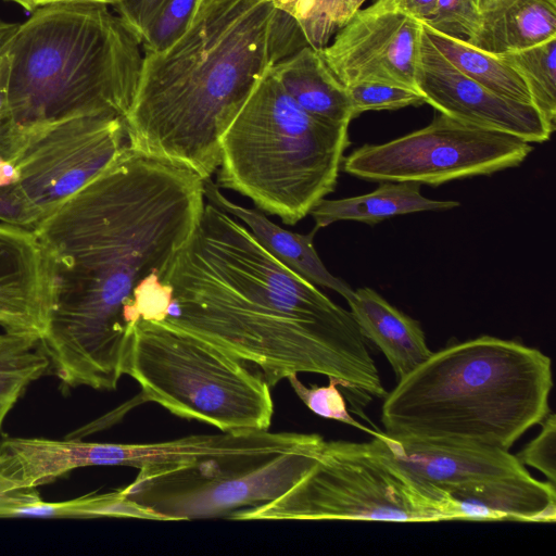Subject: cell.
<instances>
[{"label": "cell", "instance_id": "6", "mask_svg": "<svg viewBox=\"0 0 556 556\" xmlns=\"http://www.w3.org/2000/svg\"><path fill=\"white\" fill-rule=\"evenodd\" d=\"M349 125L306 113L270 66L220 138L217 182L295 225L334 190L350 144Z\"/></svg>", "mask_w": 556, "mask_h": 556}, {"label": "cell", "instance_id": "14", "mask_svg": "<svg viewBox=\"0 0 556 556\" xmlns=\"http://www.w3.org/2000/svg\"><path fill=\"white\" fill-rule=\"evenodd\" d=\"M52 260L37 235L0 223V327L41 338L54 300Z\"/></svg>", "mask_w": 556, "mask_h": 556}, {"label": "cell", "instance_id": "5", "mask_svg": "<svg viewBox=\"0 0 556 556\" xmlns=\"http://www.w3.org/2000/svg\"><path fill=\"white\" fill-rule=\"evenodd\" d=\"M9 103L28 134L92 115L125 118L143 54L137 37L106 5L37 7L11 41Z\"/></svg>", "mask_w": 556, "mask_h": 556}, {"label": "cell", "instance_id": "38", "mask_svg": "<svg viewBox=\"0 0 556 556\" xmlns=\"http://www.w3.org/2000/svg\"><path fill=\"white\" fill-rule=\"evenodd\" d=\"M507 0H476L480 12L489 11Z\"/></svg>", "mask_w": 556, "mask_h": 556}, {"label": "cell", "instance_id": "29", "mask_svg": "<svg viewBox=\"0 0 556 556\" xmlns=\"http://www.w3.org/2000/svg\"><path fill=\"white\" fill-rule=\"evenodd\" d=\"M287 379L299 399L316 415L341 421L366 431L372 437L378 432V430L363 426L350 415L345 399L337 388L339 384L334 379L330 378L329 384L326 387L315 384L306 387L300 381L296 374L289 375Z\"/></svg>", "mask_w": 556, "mask_h": 556}, {"label": "cell", "instance_id": "24", "mask_svg": "<svg viewBox=\"0 0 556 556\" xmlns=\"http://www.w3.org/2000/svg\"><path fill=\"white\" fill-rule=\"evenodd\" d=\"M50 372V362L39 338L0 333V432L5 417L27 388Z\"/></svg>", "mask_w": 556, "mask_h": 556}, {"label": "cell", "instance_id": "12", "mask_svg": "<svg viewBox=\"0 0 556 556\" xmlns=\"http://www.w3.org/2000/svg\"><path fill=\"white\" fill-rule=\"evenodd\" d=\"M420 35L419 21L376 0L356 11L319 52L344 87L377 80L417 89Z\"/></svg>", "mask_w": 556, "mask_h": 556}, {"label": "cell", "instance_id": "26", "mask_svg": "<svg viewBox=\"0 0 556 556\" xmlns=\"http://www.w3.org/2000/svg\"><path fill=\"white\" fill-rule=\"evenodd\" d=\"M298 23L306 43L325 48L366 0H273Z\"/></svg>", "mask_w": 556, "mask_h": 556}, {"label": "cell", "instance_id": "9", "mask_svg": "<svg viewBox=\"0 0 556 556\" xmlns=\"http://www.w3.org/2000/svg\"><path fill=\"white\" fill-rule=\"evenodd\" d=\"M324 438L274 454L210 459L139 471L119 489L150 520L184 521L226 518L266 504L286 493L317 462Z\"/></svg>", "mask_w": 556, "mask_h": 556}, {"label": "cell", "instance_id": "7", "mask_svg": "<svg viewBox=\"0 0 556 556\" xmlns=\"http://www.w3.org/2000/svg\"><path fill=\"white\" fill-rule=\"evenodd\" d=\"M376 432L325 441L314 466L286 493L228 519L431 522L466 520L451 494L406 470Z\"/></svg>", "mask_w": 556, "mask_h": 556}, {"label": "cell", "instance_id": "39", "mask_svg": "<svg viewBox=\"0 0 556 556\" xmlns=\"http://www.w3.org/2000/svg\"><path fill=\"white\" fill-rule=\"evenodd\" d=\"M12 1L20 7H22L24 10L28 12H33L37 7L35 5L34 0H9Z\"/></svg>", "mask_w": 556, "mask_h": 556}, {"label": "cell", "instance_id": "4", "mask_svg": "<svg viewBox=\"0 0 556 556\" xmlns=\"http://www.w3.org/2000/svg\"><path fill=\"white\" fill-rule=\"evenodd\" d=\"M551 358L481 336L432 354L383 399L384 434L404 443L508 451L549 413Z\"/></svg>", "mask_w": 556, "mask_h": 556}, {"label": "cell", "instance_id": "28", "mask_svg": "<svg viewBox=\"0 0 556 556\" xmlns=\"http://www.w3.org/2000/svg\"><path fill=\"white\" fill-rule=\"evenodd\" d=\"M345 88L351 103L352 118L367 111H392L426 103L424 96L417 89L384 81L364 80Z\"/></svg>", "mask_w": 556, "mask_h": 556}, {"label": "cell", "instance_id": "8", "mask_svg": "<svg viewBox=\"0 0 556 556\" xmlns=\"http://www.w3.org/2000/svg\"><path fill=\"white\" fill-rule=\"evenodd\" d=\"M124 375L137 381L143 400L222 432L271 424L270 387L256 368L161 321L134 325Z\"/></svg>", "mask_w": 556, "mask_h": 556}, {"label": "cell", "instance_id": "35", "mask_svg": "<svg viewBox=\"0 0 556 556\" xmlns=\"http://www.w3.org/2000/svg\"><path fill=\"white\" fill-rule=\"evenodd\" d=\"M384 5L404 13L419 22L429 20L438 0H380Z\"/></svg>", "mask_w": 556, "mask_h": 556}, {"label": "cell", "instance_id": "37", "mask_svg": "<svg viewBox=\"0 0 556 556\" xmlns=\"http://www.w3.org/2000/svg\"><path fill=\"white\" fill-rule=\"evenodd\" d=\"M121 0H34L36 7L53 3H85V4H101V5H115Z\"/></svg>", "mask_w": 556, "mask_h": 556}, {"label": "cell", "instance_id": "34", "mask_svg": "<svg viewBox=\"0 0 556 556\" xmlns=\"http://www.w3.org/2000/svg\"><path fill=\"white\" fill-rule=\"evenodd\" d=\"M165 0H121L113 5L116 15L140 41L148 25Z\"/></svg>", "mask_w": 556, "mask_h": 556}, {"label": "cell", "instance_id": "15", "mask_svg": "<svg viewBox=\"0 0 556 556\" xmlns=\"http://www.w3.org/2000/svg\"><path fill=\"white\" fill-rule=\"evenodd\" d=\"M382 439L406 470L446 492L470 483L528 472L508 451L404 443L390 439L384 432Z\"/></svg>", "mask_w": 556, "mask_h": 556}, {"label": "cell", "instance_id": "1", "mask_svg": "<svg viewBox=\"0 0 556 556\" xmlns=\"http://www.w3.org/2000/svg\"><path fill=\"white\" fill-rule=\"evenodd\" d=\"M190 168L128 149L33 231L54 267L39 339L63 387L113 391L124 375L135 293L163 277L205 205Z\"/></svg>", "mask_w": 556, "mask_h": 556}, {"label": "cell", "instance_id": "3", "mask_svg": "<svg viewBox=\"0 0 556 556\" xmlns=\"http://www.w3.org/2000/svg\"><path fill=\"white\" fill-rule=\"evenodd\" d=\"M308 46L273 0H205L187 31L144 53L124 118L130 150L211 178L220 138L257 78Z\"/></svg>", "mask_w": 556, "mask_h": 556}, {"label": "cell", "instance_id": "17", "mask_svg": "<svg viewBox=\"0 0 556 556\" xmlns=\"http://www.w3.org/2000/svg\"><path fill=\"white\" fill-rule=\"evenodd\" d=\"M204 197L207 202L243 222L260 244L286 267L314 286L336 291L348 300L354 292L349 283L333 276L324 265L314 248L315 227L308 233L287 230L260 210L244 207L222 194L211 178L203 179Z\"/></svg>", "mask_w": 556, "mask_h": 556}, {"label": "cell", "instance_id": "27", "mask_svg": "<svg viewBox=\"0 0 556 556\" xmlns=\"http://www.w3.org/2000/svg\"><path fill=\"white\" fill-rule=\"evenodd\" d=\"M204 2L205 0H165L140 40L144 53L162 51L180 38Z\"/></svg>", "mask_w": 556, "mask_h": 556}, {"label": "cell", "instance_id": "10", "mask_svg": "<svg viewBox=\"0 0 556 556\" xmlns=\"http://www.w3.org/2000/svg\"><path fill=\"white\" fill-rule=\"evenodd\" d=\"M533 150L514 135L438 113L426 127L343 159L348 174L370 181L441 184L516 167Z\"/></svg>", "mask_w": 556, "mask_h": 556}, {"label": "cell", "instance_id": "31", "mask_svg": "<svg viewBox=\"0 0 556 556\" xmlns=\"http://www.w3.org/2000/svg\"><path fill=\"white\" fill-rule=\"evenodd\" d=\"M10 62L8 50L0 59V164L14 165L22 153L26 136L15 123L9 103Z\"/></svg>", "mask_w": 556, "mask_h": 556}, {"label": "cell", "instance_id": "30", "mask_svg": "<svg viewBox=\"0 0 556 556\" xmlns=\"http://www.w3.org/2000/svg\"><path fill=\"white\" fill-rule=\"evenodd\" d=\"M420 23L468 42L480 28L481 12L476 0H438L432 16Z\"/></svg>", "mask_w": 556, "mask_h": 556}, {"label": "cell", "instance_id": "16", "mask_svg": "<svg viewBox=\"0 0 556 556\" xmlns=\"http://www.w3.org/2000/svg\"><path fill=\"white\" fill-rule=\"evenodd\" d=\"M466 520L554 522L555 483L526 473L466 484L448 491Z\"/></svg>", "mask_w": 556, "mask_h": 556}, {"label": "cell", "instance_id": "33", "mask_svg": "<svg viewBox=\"0 0 556 556\" xmlns=\"http://www.w3.org/2000/svg\"><path fill=\"white\" fill-rule=\"evenodd\" d=\"M42 219L16 181L0 184V223L33 230Z\"/></svg>", "mask_w": 556, "mask_h": 556}, {"label": "cell", "instance_id": "20", "mask_svg": "<svg viewBox=\"0 0 556 556\" xmlns=\"http://www.w3.org/2000/svg\"><path fill=\"white\" fill-rule=\"evenodd\" d=\"M553 38H556V0H507L481 12L480 28L468 43L501 54Z\"/></svg>", "mask_w": 556, "mask_h": 556}, {"label": "cell", "instance_id": "13", "mask_svg": "<svg viewBox=\"0 0 556 556\" xmlns=\"http://www.w3.org/2000/svg\"><path fill=\"white\" fill-rule=\"evenodd\" d=\"M416 88L426 103L455 119L507 132L530 143L551 138L552 132L533 104L501 97L462 74L432 46L422 28Z\"/></svg>", "mask_w": 556, "mask_h": 556}, {"label": "cell", "instance_id": "22", "mask_svg": "<svg viewBox=\"0 0 556 556\" xmlns=\"http://www.w3.org/2000/svg\"><path fill=\"white\" fill-rule=\"evenodd\" d=\"M420 24L432 46L462 74L501 97L532 104L521 75L500 56Z\"/></svg>", "mask_w": 556, "mask_h": 556}, {"label": "cell", "instance_id": "11", "mask_svg": "<svg viewBox=\"0 0 556 556\" xmlns=\"http://www.w3.org/2000/svg\"><path fill=\"white\" fill-rule=\"evenodd\" d=\"M25 136L15 179L43 218L128 149L124 119L113 115L73 117Z\"/></svg>", "mask_w": 556, "mask_h": 556}, {"label": "cell", "instance_id": "21", "mask_svg": "<svg viewBox=\"0 0 556 556\" xmlns=\"http://www.w3.org/2000/svg\"><path fill=\"white\" fill-rule=\"evenodd\" d=\"M459 205L457 201L425 198L420 184L381 181L372 192L344 199H321L311 211L315 228L339 220H355L375 225L387 218L424 211H445Z\"/></svg>", "mask_w": 556, "mask_h": 556}, {"label": "cell", "instance_id": "18", "mask_svg": "<svg viewBox=\"0 0 556 556\" xmlns=\"http://www.w3.org/2000/svg\"><path fill=\"white\" fill-rule=\"evenodd\" d=\"M346 301L362 333L383 353L397 380L432 354L419 321L391 305L375 290L359 288Z\"/></svg>", "mask_w": 556, "mask_h": 556}, {"label": "cell", "instance_id": "19", "mask_svg": "<svg viewBox=\"0 0 556 556\" xmlns=\"http://www.w3.org/2000/svg\"><path fill=\"white\" fill-rule=\"evenodd\" d=\"M271 70L286 92L313 117L333 124H350L353 119L346 88L327 66L319 50L304 46Z\"/></svg>", "mask_w": 556, "mask_h": 556}, {"label": "cell", "instance_id": "36", "mask_svg": "<svg viewBox=\"0 0 556 556\" xmlns=\"http://www.w3.org/2000/svg\"><path fill=\"white\" fill-rule=\"evenodd\" d=\"M18 25L0 21V59L9 50Z\"/></svg>", "mask_w": 556, "mask_h": 556}, {"label": "cell", "instance_id": "2", "mask_svg": "<svg viewBox=\"0 0 556 556\" xmlns=\"http://www.w3.org/2000/svg\"><path fill=\"white\" fill-rule=\"evenodd\" d=\"M162 281L161 323L256 368L271 388L292 374L334 379L352 410L388 394L350 311L268 253L236 217L205 203Z\"/></svg>", "mask_w": 556, "mask_h": 556}, {"label": "cell", "instance_id": "23", "mask_svg": "<svg viewBox=\"0 0 556 556\" xmlns=\"http://www.w3.org/2000/svg\"><path fill=\"white\" fill-rule=\"evenodd\" d=\"M10 517L146 519V514L126 500L119 489L103 494H87L64 502H46L36 489H31L0 494V518Z\"/></svg>", "mask_w": 556, "mask_h": 556}, {"label": "cell", "instance_id": "25", "mask_svg": "<svg viewBox=\"0 0 556 556\" xmlns=\"http://www.w3.org/2000/svg\"><path fill=\"white\" fill-rule=\"evenodd\" d=\"M496 55L521 75L532 104L553 134L556 128V38L523 50Z\"/></svg>", "mask_w": 556, "mask_h": 556}, {"label": "cell", "instance_id": "32", "mask_svg": "<svg viewBox=\"0 0 556 556\" xmlns=\"http://www.w3.org/2000/svg\"><path fill=\"white\" fill-rule=\"evenodd\" d=\"M540 433L516 457L523 466L540 470L548 481L556 480V416L548 413L541 422Z\"/></svg>", "mask_w": 556, "mask_h": 556}]
</instances>
